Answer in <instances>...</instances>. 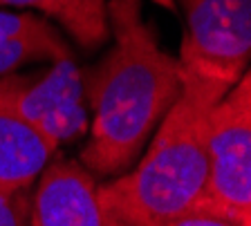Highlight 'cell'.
Listing matches in <instances>:
<instances>
[{"label": "cell", "instance_id": "obj_14", "mask_svg": "<svg viewBox=\"0 0 251 226\" xmlns=\"http://www.w3.org/2000/svg\"><path fill=\"white\" fill-rule=\"evenodd\" d=\"M245 226H251V217H249V220H247V222H245Z\"/></svg>", "mask_w": 251, "mask_h": 226}, {"label": "cell", "instance_id": "obj_2", "mask_svg": "<svg viewBox=\"0 0 251 226\" xmlns=\"http://www.w3.org/2000/svg\"><path fill=\"white\" fill-rule=\"evenodd\" d=\"M229 90L209 74L182 68V92L157 126L144 159L99 186L105 215L126 226H155L198 210L209 177V116Z\"/></svg>", "mask_w": 251, "mask_h": 226}, {"label": "cell", "instance_id": "obj_8", "mask_svg": "<svg viewBox=\"0 0 251 226\" xmlns=\"http://www.w3.org/2000/svg\"><path fill=\"white\" fill-rule=\"evenodd\" d=\"M56 153L36 130L0 108V188L23 190L41 177Z\"/></svg>", "mask_w": 251, "mask_h": 226}, {"label": "cell", "instance_id": "obj_4", "mask_svg": "<svg viewBox=\"0 0 251 226\" xmlns=\"http://www.w3.org/2000/svg\"><path fill=\"white\" fill-rule=\"evenodd\" d=\"M184 14L179 65L233 88L251 61V0H177Z\"/></svg>", "mask_w": 251, "mask_h": 226}, {"label": "cell", "instance_id": "obj_11", "mask_svg": "<svg viewBox=\"0 0 251 226\" xmlns=\"http://www.w3.org/2000/svg\"><path fill=\"white\" fill-rule=\"evenodd\" d=\"M155 226H245V224H238V222L225 220V217L218 215H209V213H202V210H193V213H186V215H179L175 220H168L164 224H155Z\"/></svg>", "mask_w": 251, "mask_h": 226}, {"label": "cell", "instance_id": "obj_9", "mask_svg": "<svg viewBox=\"0 0 251 226\" xmlns=\"http://www.w3.org/2000/svg\"><path fill=\"white\" fill-rule=\"evenodd\" d=\"M105 2L108 0H0V9L25 7L38 11L47 21L61 25L63 32L78 45L90 49L110 36Z\"/></svg>", "mask_w": 251, "mask_h": 226}, {"label": "cell", "instance_id": "obj_13", "mask_svg": "<svg viewBox=\"0 0 251 226\" xmlns=\"http://www.w3.org/2000/svg\"><path fill=\"white\" fill-rule=\"evenodd\" d=\"M103 215H105V213H103ZM105 226H126V224H121V222H117V220H112V217L105 215Z\"/></svg>", "mask_w": 251, "mask_h": 226}, {"label": "cell", "instance_id": "obj_3", "mask_svg": "<svg viewBox=\"0 0 251 226\" xmlns=\"http://www.w3.org/2000/svg\"><path fill=\"white\" fill-rule=\"evenodd\" d=\"M0 108L25 121L52 148L63 146L90 126L83 69L72 56L41 69L0 76Z\"/></svg>", "mask_w": 251, "mask_h": 226}, {"label": "cell", "instance_id": "obj_1", "mask_svg": "<svg viewBox=\"0 0 251 226\" xmlns=\"http://www.w3.org/2000/svg\"><path fill=\"white\" fill-rule=\"evenodd\" d=\"M141 2H105L112 47L101 63L83 69L92 121L81 166L92 177L128 173L182 92L179 61L159 47Z\"/></svg>", "mask_w": 251, "mask_h": 226}, {"label": "cell", "instance_id": "obj_10", "mask_svg": "<svg viewBox=\"0 0 251 226\" xmlns=\"http://www.w3.org/2000/svg\"><path fill=\"white\" fill-rule=\"evenodd\" d=\"M0 226H34L31 222V190L0 188Z\"/></svg>", "mask_w": 251, "mask_h": 226}, {"label": "cell", "instance_id": "obj_12", "mask_svg": "<svg viewBox=\"0 0 251 226\" xmlns=\"http://www.w3.org/2000/svg\"><path fill=\"white\" fill-rule=\"evenodd\" d=\"M225 101H229L235 108H242V110L251 112V65L245 69V74H242L240 79H238V83L225 94Z\"/></svg>", "mask_w": 251, "mask_h": 226}, {"label": "cell", "instance_id": "obj_6", "mask_svg": "<svg viewBox=\"0 0 251 226\" xmlns=\"http://www.w3.org/2000/svg\"><path fill=\"white\" fill-rule=\"evenodd\" d=\"M34 226H105L99 186L76 161L47 163L31 195Z\"/></svg>", "mask_w": 251, "mask_h": 226}, {"label": "cell", "instance_id": "obj_5", "mask_svg": "<svg viewBox=\"0 0 251 226\" xmlns=\"http://www.w3.org/2000/svg\"><path fill=\"white\" fill-rule=\"evenodd\" d=\"M206 153L209 177L198 210L245 224L251 217V112L222 96L209 116Z\"/></svg>", "mask_w": 251, "mask_h": 226}, {"label": "cell", "instance_id": "obj_7", "mask_svg": "<svg viewBox=\"0 0 251 226\" xmlns=\"http://www.w3.org/2000/svg\"><path fill=\"white\" fill-rule=\"evenodd\" d=\"M74 52L52 21L31 11L0 9V76L31 63H56Z\"/></svg>", "mask_w": 251, "mask_h": 226}]
</instances>
